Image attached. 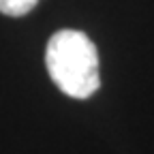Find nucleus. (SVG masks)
Returning a JSON list of instances; mask_svg holds the SVG:
<instances>
[{"mask_svg":"<svg viewBox=\"0 0 154 154\" xmlns=\"http://www.w3.org/2000/svg\"><path fill=\"white\" fill-rule=\"evenodd\" d=\"M45 64L54 84L73 99H88L101 86L96 47L79 30H58L47 43Z\"/></svg>","mask_w":154,"mask_h":154,"instance_id":"obj_1","label":"nucleus"},{"mask_svg":"<svg viewBox=\"0 0 154 154\" xmlns=\"http://www.w3.org/2000/svg\"><path fill=\"white\" fill-rule=\"evenodd\" d=\"M38 5V0H0V13L9 17H22Z\"/></svg>","mask_w":154,"mask_h":154,"instance_id":"obj_2","label":"nucleus"}]
</instances>
